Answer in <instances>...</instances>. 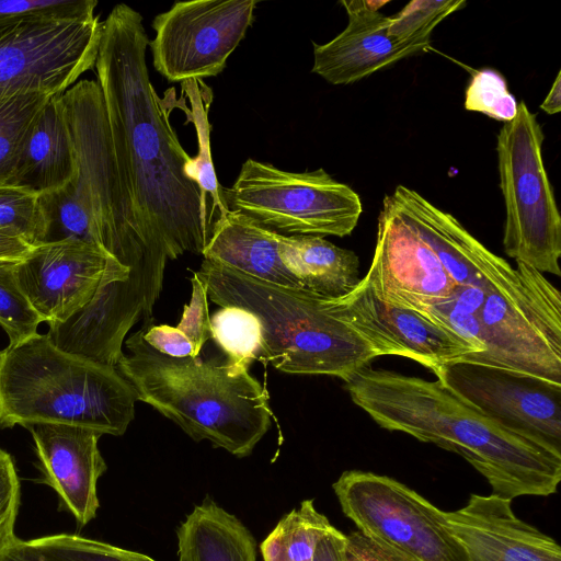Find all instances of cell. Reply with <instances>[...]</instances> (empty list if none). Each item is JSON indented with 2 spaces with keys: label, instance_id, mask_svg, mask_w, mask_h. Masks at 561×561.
Segmentation results:
<instances>
[{
  "label": "cell",
  "instance_id": "6da1fadb",
  "mask_svg": "<svg viewBox=\"0 0 561 561\" xmlns=\"http://www.w3.org/2000/svg\"><path fill=\"white\" fill-rule=\"evenodd\" d=\"M148 44L141 14L118 3L102 21L94 67L129 229L165 267L185 252L202 254L217 219L150 81Z\"/></svg>",
  "mask_w": 561,
  "mask_h": 561
},
{
  "label": "cell",
  "instance_id": "7a4b0ae2",
  "mask_svg": "<svg viewBox=\"0 0 561 561\" xmlns=\"http://www.w3.org/2000/svg\"><path fill=\"white\" fill-rule=\"evenodd\" d=\"M345 388L380 427L461 456L493 495L512 501L557 491L561 457L491 422L437 379L367 366Z\"/></svg>",
  "mask_w": 561,
  "mask_h": 561
},
{
  "label": "cell",
  "instance_id": "3957f363",
  "mask_svg": "<svg viewBox=\"0 0 561 561\" xmlns=\"http://www.w3.org/2000/svg\"><path fill=\"white\" fill-rule=\"evenodd\" d=\"M116 368L136 398L176 423L195 442L207 439L237 457L250 455L271 427L270 396L247 368L198 357L174 358L131 334Z\"/></svg>",
  "mask_w": 561,
  "mask_h": 561
},
{
  "label": "cell",
  "instance_id": "277c9868",
  "mask_svg": "<svg viewBox=\"0 0 561 561\" xmlns=\"http://www.w3.org/2000/svg\"><path fill=\"white\" fill-rule=\"evenodd\" d=\"M208 298L256 316L262 328L259 359L294 375H325L347 382L378 357L335 317L330 297L266 283L204 259L195 272Z\"/></svg>",
  "mask_w": 561,
  "mask_h": 561
},
{
  "label": "cell",
  "instance_id": "5b68a950",
  "mask_svg": "<svg viewBox=\"0 0 561 561\" xmlns=\"http://www.w3.org/2000/svg\"><path fill=\"white\" fill-rule=\"evenodd\" d=\"M135 391L116 367L55 346L46 334L0 350V427L69 424L123 435Z\"/></svg>",
  "mask_w": 561,
  "mask_h": 561
},
{
  "label": "cell",
  "instance_id": "8992f818",
  "mask_svg": "<svg viewBox=\"0 0 561 561\" xmlns=\"http://www.w3.org/2000/svg\"><path fill=\"white\" fill-rule=\"evenodd\" d=\"M59 101L75 171L64 187L39 195L47 222L44 243L79 240L108 252L129 271L163 274L129 229L99 83L79 80Z\"/></svg>",
  "mask_w": 561,
  "mask_h": 561
},
{
  "label": "cell",
  "instance_id": "52a82bcc",
  "mask_svg": "<svg viewBox=\"0 0 561 561\" xmlns=\"http://www.w3.org/2000/svg\"><path fill=\"white\" fill-rule=\"evenodd\" d=\"M478 311L483 351L460 359L561 383V294L542 273L507 262Z\"/></svg>",
  "mask_w": 561,
  "mask_h": 561
},
{
  "label": "cell",
  "instance_id": "ba28073f",
  "mask_svg": "<svg viewBox=\"0 0 561 561\" xmlns=\"http://www.w3.org/2000/svg\"><path fill=\"white\" fill-rule=\"evenodd\" d=\"M545 135L524 101L497 135L500 187L505 205L503 247L517 263L561 275V216L543 164Z\"/></svg>",
  "mask_w": 561,
  "mask_h": 561
},
{
  "label": "cell",
  "instance_id": "9c48e42d",
  "mask_svg": "<svg viewBox=\"0 0 561 561\" xmlns=\"http://www.w3.org/2000/svg\"><path fill=\"white\" fill-rule=\"evenodd\" d=\"M221 196L228 210L278 233L350 236L363 211L358 194L323 169L288 172L251 158Z\"/></svg>",
  "mask_w": 561,
  "mask_h": 561
},
{
  "label": "cell",
  "instance_id": "30bf717a",
  "mask_svg": "<svg viewBox=\"0 0 561 561\" xmlns=\"http://www.w3.org/2000/svg\"><path fill=\"white\" fill-rule=\"evenodd\" d=\"M344 515L365 536L411 561H469L446 512L388 476L347 470L332 484Z\"/></svg>",
  "mask_w": 561,
  "mask_h": 561
},
{
  "label": "cell",
  "instance_id": "8fae6325",
  "mask_svg": "<svg viewBox=\"0 0 561 561\" xmlns=\"http://www.w3.org/2000/svg\"><path fill=\"white\" fill-rule=\"evenodd\" d=\"M101 33L95 13L0 25V100L33 91L62 94L95 66Z\"/></svg>",
  "mask_w": 561,
  "mask_h": 561
},
{
  "label": "cell",
  "instance_id": "7c38bea8",
  "mask_svg": "<svg viewBox=\"0 0 561 561\" xmlns=\"http://www.w3.org/2000/svg\"><path fill=\"white\" fill-rule=\"evenodd\" d=\"M256 0L176 1L152 21L154 69L170 82L219 75L253 21Z\"/></svg>",
  "mask_w": 561,
  "mask_h": 561
},
{
  "label": "cell",
  "instance_id": "4fadbf2b",
  "mask_svg": "<svg viewBox=\"0 0 561 561\" xmlns=\"http://www.w3.org/2000/svg\"><path fill=\"white\" fill-rule=\"evenodd\" d=\"M434 375L491 422L561 457V383L462 359Z\"/></svg>",
  "mask_w": 561,
  "mask_h": 561
},
{
  "label": "cell",
  "instance_id": "5bb4252c",
  "mask_svg": "<svg viewBox=\"0 0 561 561\" xmlns=\"http://www.w3.org/2000/svg\"><path fill=\"white\" fill-rule=\"evenodd\" d=\"M330 302L333 314L353 328L378 357H405L436 374L447 363L478 353L449 328L416 310L385 302L362 279L352 291Z\"/></svg>",
  "mask_w": 561,
  "mask_h": 561
},
{
  "label": "cell",
  "instance_id": "9a60e30c",
  "mask_svg": "<svg viewBox=\"0 0 561 561\" xmlns=\"http://www.w3.org/2000/svg\"><path fill=\"white\" fill-rule=\"evenodd\" d=\"M129 272L108 252L75 239L34 247L16 267L21 289L47 324L64 322L106 278L128 277Z\"/></svg>",
  "mask_w": 561,
  "mask_h": 561
},
{
  "label": "cell",
  "instance_id": "2e32d148",
  "mask_svg": "<svg viewBox=\"0 0 561 561\" xmlns=\"http://www.w3.org/2000/svg\"><path fill=\"white\" fill-rule=\"evenodd\" d=\"M362 282L385 302L413 310L447 299L457 287L388 195L378 216L373 261Z\"/></svg>",
  "mask_w": 561,
  "mask_h": 561
},
{
  "label": "cell",
  "instance_id": "e0dca14e",
  "mask_svg": "<svg viewBox=\"0 0 561 561\" xmlns=\"http://www.w3.org/2000/svg\"><path fill=\"white\" fill-rule=\"evenodd\" d=\"M33 437L43 482L58 495L60 506L79 526L100 507L98 481L106 471L98 443L102 433L77 425L42 423L26 427Z\"/></svg>",
  "mask_w": 561,
  "mask_h": 561
},
{
  "label": "cell",
  "instance_id": "ac0fdd59",
  "mask_svg": "<svg viewBox=\"0 0 561 561\" xmlns=\"http://www.w3.org/2000/svg\"><path fill=\"white\" fill-rule=\"evenodd\" d=\"M388 1H341L348 22L325 44L313 43L311 71L329 83L350 84L427 47L403 42L388 32L390 16L379 12Z\"/></svg>",
  "mask_w": 561,
  "mask_h": 561
},
{
  "label": "cell",
  "instance_id": "d6986e66",
  "mask_svg": "<svg viewBox=\"0 0 561 561\" xmlns=\"http://www.w3.org/2000/svg\"><path fill=\"white\" fill-rule=\"evenodd\" d=\"M446 516L469 561H561L558 542L517 517L508 499L472 493Z\"/></svg>",
  "mask_w": 561,
  "mask_h": 561
},
{
  "label": "cell",
  "instance_id": "ffe728a7",
  "mask_svg": "<svg viewBox=\"0 0 561 561\" xmlns=\"http://www.w3.org/2000/svg\"><path fill=\"white\" fill-rule=\"evenodd\" d=\"M388 198L400 218L433 251L459 286L484 287L506 261L478 241L453 215L398 185Z\"/></svg>",
  "mask_w": 561,
  "mask_h": 561
},
{
  "label": "cell",
  "instance_id": "44dd1931",
  "mask_svg": "<svg viewBox=\"0 0 561 561\" xmlns=\"http://www.w3.org/2000/svg\"><path fill=\"white\" fill-rule=\"evenodd\" d=\"M278 232L248 216L227 210L215 222L203 251L204 259L253 278L284 287L304 289L283 264L277 251Z\"/></svg>",
  "mask_w": 561,
  "mask_h": 561
},
{
  "label": "cell",
  "instance_id": "7402d4cb",
  "mask_svg": "<svg viewBox=\"0 0 561 561\" xmlns=\"http://www.w3.org/2000/svg\"><path fill=\"white\" fill-rule=\"evenodd\" d=\"M73 171L72 142L59 95H55L32 125L8 185L42 195L64 187Z\"/></svg>",
  "mask_w": 561,
  "mask_h": 561
},
{
  "label": "cell",
  "instance_id": "603a6c76",
  "mask_svg": "<svg viewBox=\"0 0 561 561\" xmlns=\"http://www.w3.org/2000/svg\"><path fill=\"white\" fill-rule=\"evenodd\" d=\"M277 251L283 264L311 293L337 298L359 283V259L321 236L278 233Z\"/></svg>",
  "mask_w": 561,
  "mask_h": 561
},
{
  "label": "cell",
  "instance_id": "cb8c5ba5",
  "mask_svg": "<svg viewBox=\"0 0 561 561\" xmlns=\"http://www.w3.org/2000/svg\"><path fill=\"white\" fill-rule=\"evenodd\" d=\"M176 536L180 561H256L249 529L208 497L187 515Z\"/></svg>",
  "mask_w": 561,
  "mask_h": 561
},
{
  "label": "cell",
  "instance_id": "d4e9b609",
  "mask_svg": "<svg viewBox=\"0 0 561 561\" xmlns=\"http://www.w3.org/2000/svg\"><path fill=\"white\" fill-rule=\"evenodd\" d=\"M333 527L312 500H305L278 522L261 550L277 552L288 561H312L319 541Z\"/></svg>",
  "mask_w": 561,
  "mask_h": 561
},
{
  "label": "cell",
  "instance_id": "484cf974",
  "mask_svg": "<svg viewBox=\"0 0 561 561\" xmlns=\"http://www.w3.org/2000/svg\"><path fill=\"white\" fill-rule=\"evenodd\" d=\"M53 96L33 91L0 100V186L12 179L26 136Z\"/></svg>",
  "mask_w": 561,
  "mask_h": 561
},
{
  "label": "cell",
  "instance_id": "4316f807",
  "mask_svg": "<svg viewBox=\"0 0 561 561\" xmlns=\"http://www.w3.org/2000/svg\"><path fill=\"white\" fill-rule=\"evenodd\" d=\"M210 339L227 355V363L249 369L259 359L262 328L255 314L244 308L224 306L210 317Z\"/></svg>",
  "mask_w": 561,
  "mask_h": 561
},
{
  "label": "cell",
  "instance_id": "83f0119b",
  "mask_svg": "<svg viewBox=\"0 0 561 561\" xmlns=\"http://www.w3.org/2000/svg\"><path fill=\"white\" fill-rule=\"evenodd\" d=\"M198 82L199 80L182 82L183 90L192 105V111L187 108L184 111L187 118L193 122L198 138V153L193 158L191 170L194 181L201 187L204 198L218 219L228 209L222 201V186L218 183L210 156L208 108L211 102V92L206 95L208 87L201 91Z\"/></svg>",
  "mask_w": 561,
  "mask_h": 561
},
{
  "label": "cell",
  "instance_id": "f1b7e54d",
  "mask_svg": "<svg viewBox=\"0 0 561 561\" xmlns=\"http://www.w3.org/2000/svg\"><path fill=\"white\" fill-rule=\"evenodd\" d=\"M18 263L15 260H0V325L9 336V344L36 334L43 322L19 285Z\"/></svg>",
  "mask_w": 561,
  "mask_h": 561
},
{
  "label": "cell",
  "instance_id": "f546056e",
  "mask_svg": "<svg viewBox=\"0 0 561 561\" xmlns=\"http://www.w3.org/2000/svg\"><path fill=\"white\" fill-rule=\"evenodd\" d=\"M51 561H156L136 551L73 534H57L30 540Z\"/></svg>",
  "mask_w": 561,
  "mask_h": 561
},
{
  "label": "cell",
  "instance_id": "4dcf8cb0",
  "mask_svg": "<svg viewBox=\"0 0 561 561\" xmlns=\"http://www.w3.org/2000/svg\"><path fill=\"white\" fill-rule=\"evenodd\" d=\"M0 229L19 233L33 247L44 243L47 222L39 195L19 186H0Z\"/></svg>",
  "mask_w": 561,
  "mask_h": 561
},
{
  "label": "cell",
  "instance_id": "1f68e13d",
  "mask_svg": "<svg viewBox=\"0 0 561 561\" xmlns=\"http://www.w3.org/2000/svg\"><path fill=\"white\" fill-rule=\"evenodd\" d=\"M466 4L462 0H413L390 16L388 32L399 41L428 47L433 30Z\"/></svg>",
  "mask_w": 561,
  "mask_h": 561
},
{
  "label": "cell",
  "instance_id": "d6a6232c",
  "mask_svg": "<svg viewBox=\"0 0 561 561\" xmlns=\"http://www.w3.org/2000/svg\"><path fill=\"white\" fill-rule=\"evenodd\" d=\"M465 108L505 123L515 117L517 102L508 91L505 78L499 71L485 68L472 72Z\"/></svg>",
  "mask_w": 561,
  "mask_h": 561
},
{
  "label": "cell",
  "instance_id": "836d02e7",
  "mask_svg": "<svg viewBox=\"0 0 561 561\" xmlns=\"http://www.w3.org/2000/svg\"><path fill=\"white\" fill-rule=\"evenodd\" d=\"M96 0H0V25L26 19H76L94 14Z\"/></svg>",
  "mask_w": 561,
  "mask_h": 561
},
{
  "label": "cell",
  "instance_id": "e575fe53",
  "mask_svg": "<svg viewBox=\"0 0 561 561\" xmlns=\"http://www.w3.org/2000/svg\"><path fill=\"white\" fill-rule=\"evenodd\" d=\"M11 455L0 448V548L14 536L21 488Z\"/></svg>",
  "mask_w": 561,
  "mask_h": 561
},
{
  "label": "cell",
  "instance_id": "d590c367",
  "mask_svg": "<svg viewBox=\"0 0 561 561\" xmlns=\"http://www.w3.org/2000/svg\"><path fill=\"white\" fill-rule=\"evenodd\" d=\"M192 295L184 306L182 318L176 325L193 343L199 355L202 347L210 339V317L208 312V294L205 284L194 273L191 278Z\"/></svg>",
  "mask_w": 561,
  "mask_h": 561
},
{
  "label": "cell",
  "instance_id": "8d00e7d4",
  "mask_svg": "<svg viewBox=\"0 0 561 561\" xmlns=\"http://www.w3.org/2000/svg\"><path fill=\"white\" fill-rule=\"evenodd\" d=\"M141 329L145 341L159 353L174 358L198 357L193 343L176 327L151 324Z\"/></svg>",
  "mask_w": 561,
  "mask_h": 561
},
{
  "label": "cell",
  "instance_id": "74e56055",
  "mask_svg": "<svg viewBox=\"0 0 561 561\" xmlns=\"http://www.w3.org/2000/svg\"><path fill=\"white\" fill-rule=\"evenodd\" d=\"M343 561H411L359 530L345 535Z\"/></svg>",
  "mask_w": 561,
  "mask_h": 561
},
{
  "label": "cell",
  "instance_id": "f35d334b",
  "mask_svg": "<svg viewBox=\"0 0 561 561\" xmlns=\"http://www.w3.org/2000/svg\"><path fill=\"white\" fill-rule=\"evenodd\" d=\"M0 561H51L30 540H22L14 536L0 548Z\"/></svg>",
  "mask_w": 561,
  "mask_h": 561
},
{
  "label": "cell",
  "instance_id": "ab89813d",
  "mask_svg": "<svg viewBox=\"0 0 561 561\" xmlns=\"http://www.w3.org/2000/svg\"><path fill=\"white\" fill-rule=\"evenodd\" d=\"M33 249L34 247L19 233L8 229H0V260L21 261Z\"/></svg>",
  "mask_w": 561,
  "mask_h": 561
},
{
  "label": "cell",
  "instance_id": "60d3db41",
  "mask_svg": "<svg viewBox=\"0 0 561 561\" xmlns=\"http://www.w3.org/2000/svg\"><path fill=\"white\" fill-rule=\"evenodd\" d=\"M345 534L333 527L319 541L312 561H343Z\"/></svg>",
  "mask_w": 561,
  "mask_h": 561
},
{
  "label": "cell",
  "instance_id": "b9f144b4",
  "mask_svg": "<svg viewBox=\"0 0 561 561\" xmlns=\"http://www.w3.org/2000/svg\"><path fill=\"white\" fill-rule=\"evenodd\" d=\"M540 108L552 115L561 111V72L559 71Z\"/></svg>",
  "mask_w": 561,
  "mask_h": 561
},
{
  "label": "cell",
  "instance_id": "7bdbcfd3",
  "mask_svg": "<svg viewBox=\"0 0 561 561\" xmlns=\"http://www.w3.org/2000/svg\"><path fill=\"white\" fill-rule=\"evenodd\" d=\"M261 552L264 561H288L282 554L274 551L261 550Z\"/></svg>",
  "mask_w": 561,
  "mask_h": 561
}]
</instances>
